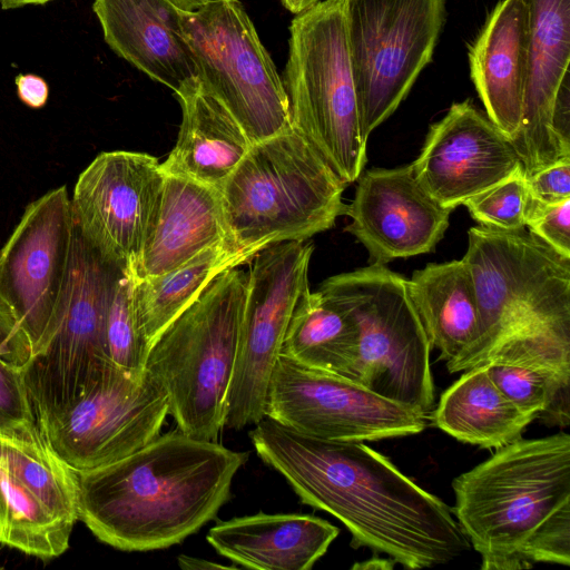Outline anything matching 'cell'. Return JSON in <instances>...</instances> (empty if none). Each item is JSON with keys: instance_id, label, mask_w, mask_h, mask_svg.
<instances>
[{"instance_id": "obj_1", "label": "cell", "mask_w": 570, "mask_h": 570, "mask_svg": "<svg viewBox=\"0 0 570 570\" xmlns=\"http://www.w3.org/2000/svg\"><path fill=\"white\" fill-rule=\"evenodd\" d=\"M248 436L302 503L346 527L354 548L384 553L412 570L449 563L470 550L452 509L362 441L311 436L267 416Z\"/></svg>"}, {"instance_id": "obj_2", "label": "cell", "mask_w": 570, "mask_h": 570, "mask_svg": "<svg viewBox=\"0 0 570 570\" xmlns=\"http://www.w3.org/2000/svg\"><path fill=\"white\" fill-rule=\"evenodd\" d=\"M247 459L177 428L114 463L76 472L78 519L121 551L169 548L216 518Z\"/></svg>"}, {"instance_id": "obj_3", "label": "cell", "mask_w": 570, "mask_h": 570, "mask_svg": "<svg viewBox=\"0 0 570 570\" xmlns=\"http://www.w3.org/2000/svg\"><path fill=\"white\" fill-rule=\"evenodd\" d=\"M476 295L475 341L446 362L450 373L493 361L535 365L570 377V258L525 230L468 232Z\"/></svg>"}, {"instance_id": "obj_4", "label": "cell", "mask_w": 570, "mask_h": 570, "mask_svg": "<svg viewBox=\"0 0 570 570\" xmlns=\"http://www.w3.org/2000/svg\"><path fill=\"white\" fill-rule=\"evenodd\" d=\"M483 570L570 564V435L517 439L452 483Z\"/></svg>"}, {"instance_id": "obj_5", "label": "cell", "mask_w": 570, "mask_h": 570, "mask_svg": "<svg viewBox=\"0 0 570 570\" xmlns=\"http://www.w3.org/2000/svg\"><path fill=\"white\" fill-rule=\"evenodd\" d=\"M347 185L289 128L254 144L219 189L225 224L239 247L305 242L345 215Z\"/></svg>"}, {"instance_id": "obj_6", "label": "cell", "mask_w": 570, "mask_h": 570, "mask_svg": "<svg viewBox=\"0 0 570 570\" xmlns=\"http://www.w3.org/2000/svg\"><path fill=\"white\" fill-rule=\"evenodd\" d=\"M247 273L216 276L151 344L145 372L165 392L185 434L215 441L227 411L238 353Z\"/></svg>"}, {"instance_id": "obj_7", "label": "cell", "mask_w": 570, "mask_h": 570, "mask_svg": "<svg viewBox=\"0 0 570 570\" xmlns=\"http://www.w3.org/2000/svg\"><path fill=\"white\" fill-rule=\"evenodd\" d=\"M283 86L291 126L346 184L367 161L346 36L344 0L317 2L289 27Z\"/></svg>"}, {"instance_id": "obj_8", "label": "cell", "mask_w": 570, "mask_h": 570, "mask_svg": "<svg viewBox=\"0 0 570 570\" xmlns=\"http://www.w3.org/2000/svg\"><path fill=\"white\" fill-rule=\"evenodd\" d=\"M320 292L345 309L358 330L352 381L392 402L429 413L434 404L426 332L407 278L370 264L325 279Z\"/></svg>"}, {"instance_id": "obj_9", "label": "cell", "mask_w": 570, "mask_h": 570, "mask_svg": "<svg viewBox=\"0 0 570 570\" xmlns=\"http://www.w3.org/2000/svg\"><path fill=\"white\" fill-rule=\"evenodd\" d=\"M446 0H344L360 129L367 142L430 63Z\"/></svg>"}, {"instance_id": "obj_10", "label": "cell", "mask_w": 570, "mask_h": 570, "mask_svg": "<svg viewBox=\"0 0 570 570\" xmlns=\"http://www.w3.org/2000/svg\"><path fill=\"white\" fill-rule=\"evenodd\" d=\"M180 13L197 77L252 145L292 128L283 81L243 4L214 0Z\"/></svg>"}, {"instance_id": "obj_11", "label": "cell", "mask_w": 570, "mask_h": 570, "mask_svg": "<svg viewBox=\"0 0 570 570\" xmlns=\"http://www.w3.org/2000/svg\"><path fill=\"white\" fill-rule=\"evenodd\" d=\"M120 269L101 258L75 227L57 330L22 368L36 424L70 403L110 363L105 320Z\"/></svg>"}, {"instance_id": "obj_12", "label": "cell", "mask_w": 570, "mask_h": 570, "mask_svg": "<svg viewBox=\"0 0 570 570\" xmlns=\"http://www.w3.org/2000/svg\"><path fill=\"white\" fill-rule=\"evenodd\" d=\"M169 414L165 392L145 374L108 363L70 403L37 424L75 472L114 463L159 435Z\"/></svg>"}, {"instance_id": "obj_13", "label": "cell", "mask_w": 570, "mask_h": 570, "mask_svg": "<svg viewBox=\"0 0 570 570\" xmlns=\"http://www.w3.org/2000/svg\"><path fill=\"white\" fill-rule=\"evenodd\" d=\"M313 250L312 243L283 242L252 258L224 428L242 430L264 417L268 381L289 317L309 288Z\"/></svg>"}, {"instance_id": "obj_14", "label": "cell", "mask_w": 570, "mask_h": 570, "mask_svg": "<svg viewBox=\"0 0 570 570\" xmlns=\"http://www.w3.org/2000/svg\"><path fill=\"white\" fill-rule=\"evenodd\" d=\"M264 416L311 436L362 442L416 434L429 420L425 412L283 354L271 373Z\"/></svg>"}, {"instance_id": "obj_15", "label": "cell", "mask_w": 570, "mask_h": 570, "mask_svg": "<svg viewBox=\"0 0 570 570\" xmlns=\"http://www.w3.org/2000/svg\"><path fill=\"white\" fill-rule=\"evenodd\" d=\"M73 236L70 196L60 186L26 207L0 249V301L27 336L32 356L57 330Z\"/></svg>"}, {"instance_id": "obj_16", "label": "cell", "mask_w": 570, "mask_h": 570, "mask_svg": "<svg viewBox=\"0 0 570 570\" xmlns=\"http://www.w3.org/2000/svg\"><path fill=\"white\" fill-rule=\"evenodd\" d=\"M165 173L157 158L135 151L99 154L70 197L75 227L106 262L134 271L156 217Z\"/></svg>"}, {"instance_id": "obj_17", "label": "cell", "mask_w": 570, "mask_h": 570, "mask_svg": "<svg viewBox=\"0 0 570 570\" xmlns=\"http://www.w3.org/2000/svg\"><path fill=\"white\" fill-rule=\"evenodd\" d=\"M410 165L424 190L451 210L522 166L512 141L470 99L452 104L430 126Z\"/></svg>"}, {"instance_id": "obj_18", "label": "cell", "mask_w": 570, "mask_h": 570, "mask_svg": "<svg viewBox=\"0 0 570 570\" xmlns=\"http://www.w3.org/2000/svg\"><path fill=\"white\" fill-rule=\"evenodd\" d=\"M356 183L345 232L366 248L370 264L385 265L435 249L452 210L424 190L411 165L363 170Z\"/></svg>"}, {"instance_id": "obj_19", "label": "cell", "mask_w": 570, "mask_h": 570, "mask_svg": "<svg viewBox=\"0 0 570 570\" xmlns=\"http://www.w3.org/2000/svg\"><path fill=\"white\" fill-rule=\"evenodd\" d=\"M530 12L528 78L512 144L525 176L570 158L553 130L558 94L569 76L570 0H525Z\"/></svg>"}, {"instance_id": "obj_20", "label": "cell", "mask_w": 570, "mask_h": 570, "mask_svg": "<svg viewBox=\"0 0 570 570\" xmlns=\"http://www.w3.org/2000/svg\"><path fill=\"white\" fill-rule=\"evenodd\" d=\"M92 9L107 45L151 79L177 92L197 77L173 0H94Z\"/></svg>"}, {"instance_id": "obj_21", "label": "cell", "mask_w": 570, "mask_h": 570, "mask_svg": "<svg viewBox=\"0 0 570 570\" xmlns=\"http://www.w3.org/2000/svg\"><path fill=\"white\" fill-rule=\"evenodd\" d=\"M529 40L525 0H501L469 46L470 76L487 116L511 141L521 124Z\"/></svg>"}, {"instance_id": "obj_22", "label": "cell", "mask_w": 570, "mask_h": 570, "mask_svg": "<svg viewBox=\"0 0 570 570\" xmlns=\"http://www.w3.org/2000/svg\"><path fill=\"white\" fill-rule=\"evenodd\" d=\"M338 533V528L312 514L258 512L218 521L206 540L240 568L309 570Z\"/></svg>"}, {"instance_id": "obj_23", "label": "cell", "mask_w": 570, "mask_h": 570, "mask_svg": "<svg viewBox=\"0 0 570 570\" xmlns=\"http://www.w3.org/2000/svg\"><path fill=\"white\" fill-rule=\"evenodd\" d=\"M175 95L181 107V122L177 141L160 168L165 175L219 191L253 145L230 111L198 77Z\"/></svg>"}, {"instance_id": "obj_24", "label": "cell", "mask_w": 570, "mask_h": 570, "mask_svg": "<svg viewBox=\"0 0 570 570\" xmlns=\"http://www.w3.org/2000/svg\"><path fill=\"white\" fill-rule=\"evenodd\" d=\"M227 240L233 242L218 190L166 175L156 217L131 272L137 278L160 275Z\"/></svg>"}, {"instance_id": "obj_25", "label": "cell", "mask_w": 570, "mask_h": 570, "mask_svg": "<svg viewBox=\"0 0 570 570\" xmlns=\"http://www.w3.org/2000/svg\"><path fill=\"white\" fill-rule=\"evenodd\" d=\"M407 286L432 348L445 362L460 356L479 331L475 288L465 261L428 264L412 274Z\"/></svg>"}, {"instance_id": "obj_26", "label": "cell", "mask_w": 570, "mask_h": 570, "mask_svg": "<svg viewBox=\"0 0 570 570\" xmlns=\"http://www.w3.org/2000/svg\"><path fill=\"white\" fill-rule=\"evenodd\" d=\"M537 419L514 405L493 383L487 365L464 371L441 395L434 424L454 439L499 449L521 438Z\"/></svg>"}, {"instance_id": "obj_27", "label": "cell", "mask_w": 570, "mask_h": 570, "mask_svg": "<svg viewBox=\"0 0 570 570\" xmlns=\"http://www.w3.org/2000/svg\"><path fill=\"white\" fill-rule=\"evenodd\" d=\"M259 252L227 240L210 246L160 275L132 281V302L139 328L149 345L226 269L248 263ZM134 275V274H132Z\"/></svg>"}, {"instance_id": "obj_28", "label": "cell", "mask_w": 570, "mask_h": 570, "mask_svg": "<svg viewBox=\"0 0 570 570\" xmlns=\"http://www.w3.org/2000/svg\"><path fill=\"white\" fill-rule=\"evenodd\" d=\"M357 345L358 330L352 316L320 291L307 288L292 312L279 354L352 380Z\"/></svg>"}, {"instance_id": "obj_29", "label": "cell", "mask_w": 570, "mask_h": 570, "mask_svg": "<svg viewBox=\"0 0 570 570\" xmlns=\"http://www.w3.org/2000/svg\"><path fill=\"white\" fill-rule=\"evenodd\" d=\"M0 458L59 519H78L76 472L50 448L37 424L0 435Z\"/></svg>"}, {"instance_id": "obj_30", "label": "cell", "mask_w": 570, "mask_h": 570, "mask_svg": "<svg viewBox=\"0 0 570 570\" xmlns=\"http://www.w3.org/2000/svg\"><path fill=\"white\" fill-rule=\"evenodd\" d=\"M72 528L20 482L0 458V543L51 559L68 549Z\"/></svg>"}, {"instance_id": "obj_31", "label": "cell", "mask_w": 570, "mask_h": 570, "mask_svg": "<svg viewBox=\"0 0 570 570\" xmlns=\"http://www.w3.org/2000/svg\"><path fill=\"white\" fill-rule=\"evenodd\" d=\"M485 365L493 383L520 410L537 417L547 414L554 423L568 425L570 377L524 363Z\"/></svg>"}, {"instance_id": "obj_32", "label": "cell", "mask_w": 570, "mask_h": 570, "mask_svg": "<svg viewBox=\"0 0 570 570\" xmlns=\"http://www.w3.org/2000/svg\"><path fill=\"white\" fill-rule=\"evenodd\" d=\"M131 271L120 269L110 295L105 320V354L115 366L145 374L149 345L136 317Z\"/></svg>"}, {"instance_id": "obj_33", "label": "cell", "mask_w": 570, "mask_h": 570, "mask_svg": "<svg viewBox=\"0 0 570 570\" xmlns=\"http://www.w3.org/2000/svg\"><path fill=\"white\" fill-rule=\"evenodd\" d=\"M528 199L527 176L521 166L511 176L471 197L463 205L479 226L499 232H517L525 228Z\"/></svg>"}, {"instance_id": "obj_34", "label": "cell", "mask_w": 570, "mask_h": 570, "mask_svg": "<svg viewBox=\"0 0 570 570\" xmlns=\"http://www.w3.org/2000/svg\"><path fill=\"white\" fill-rule=\"evenodd\" d=\"M525 228L557 253L570 258V198L550 205L529 198Z\"/></svg>"}, {"instance_id": "obj_35", "label": "cell", "mask_w": 570, "mask_h": 570, "mask_svg": "<svg viewBox=\"0 0 570 570\" xmlns=\"http://www.w3.org/2000/svg\"><path fill=\"white\" fill-rule=\"evenodd\" d=\"M35 423L22 368L0 357V435Z\"/></svg>"}, {"instance_id": "obj_36", "label": "cell", "mask_w": 570, "mask_h": 570, "mask_svg": "<svg viewBox=\"0 0 570 570\" xmlns=\"http://www.w3.org/2000/svg\"><path fill=\"white\" fill-rule=\"evenodd\" d=\"M529 198L544 205L570 198V158L560 159L527 177Z\"/></svg>"}, {"instance_id": "obj_37", "label": "cell", "mask_w": 570, "mask_h": 570, "mask_svg": "<svg viewBox=\"0 0 570 570\" xmlns=\"http://www.w3.org/2000/svg\"><path fill=\"white\" fill-rule=\"evenodd\" d=\"M17 94L20 100L30 108H41L49 96L46 80L36 75H20L16 78Z\"/></svg>"}, {"instance_id": "obj_38", "label": "cell", "mask_w": 570, "mask_h": 570, "mask_svg": "<svg viewBox=\"0 0 570 570\" xmlns=\"http://www.w3.org/2000/svg\"><path fill=\"white\" fill-rule=\"evenodd\" d=\"M178 564L181 569L188 570H199V569H213V568H222V569H235L239 568L238 566H225L215 562H210L203 559L193 558L189 556L181 554L178 557Z\"/></svg>"}, {"instance_id": "obj_39", "label": "cell", "mask_w": 570, "mask_h": 570, "mask_svg": "<svg viewBox=\"0 0 570 570\" xmlns=\"http://www.w3.org/2000/svg\"><path fill=\"white\" fill-rule=\"evenodd\" d=\"M395 566V562L392 560V559H383V558H380V557H373L371 559H367L365 561H361V562H357L353 566V569H361V570H366V569H383V570H386V569H393Z\"/></svg>"}, {"instance_id": "obj_40", "label": "cell", "mask_w": 570, "mask_h": 570, "mask_svg": "<svg viewBox=\"0 0 570 570\" xmlns=\"http://www.w3.org/2000/svg\"><path fill=\"white\" fill-rule=\"evenodd\" d=\"M283 6L292 13L299 14L313 8L318 0H281Z\"/></svg>"}, {"instance_id": "obj_41", "label": "cell", "mask_w": 570, "mask_h": 570, "mask_svg": "<svg viewBox=\"0 0 570 570\" xmlns=\"http://www.w3.org/2000/svg\"><path fill=\"white\" fill-rule=\"evenodd\" d=\"M52 0H0L3 10L21 8L27 4H43Z\"/></svg>"}, {"instance_id": "obj_42", "label": "cell", "mask_w": 570, "mask_h": 570, "mask_svg": "<svg viewBox=\"0 0 570 570\" xmlns=\"http://www.w3.org/2000/svg\"><path fill=\"white\" fill-rule=\"evenodd\" d=\"M176 6L185 11H193L202 7L203 4L214 0H173Z\"/></svg>"}]
</instances>
